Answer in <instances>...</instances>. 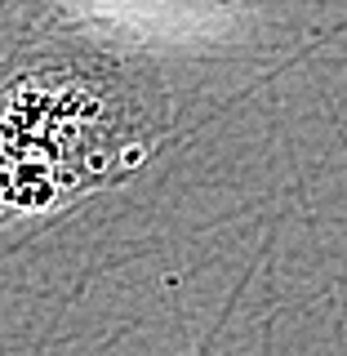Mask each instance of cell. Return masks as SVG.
<instances>
[{
    "instance_id": "6da1fadb",
    "label": "cell",
    "mask_w": 347,
    "mask_h": 356,
    "mask_svg": "<svg viewBox=\"0 0 347 356\" xmlns=\"http://www.w3.org/2000/svg\"><path fill=\"white\" fill-rule=\"evenodd\" d=\"M170 129L152 67L89 44H27L0 58V227L116 187Z\"/></svg>"
}]
</instances>
